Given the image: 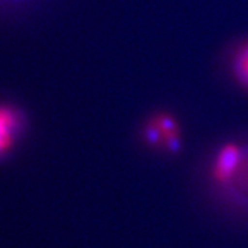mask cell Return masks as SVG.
<instances>
[{"label": "cell", "instance_id": "obj_1", "mask_svg": "<svg viewBox=\"0 0 248 248\" xmlns=\"http://www.w3.org/2000/svg\"><path fill=\"white\" fill-rule=\"evenodd\" d=\"M213 175L231 202L248 209V145H226L217 153Z\"/></svg>", "mask_w": 248, "mask_h": 248}, {"label": "cell", "instance_id": "obj_2", "mask_svg": "<svg viewBox=\"0 0 248 248\" xmlns=\"http://www.w3.org/2000/svg\"><path fill=\"white\" fill-rule=\"evenodd\" d=\"M145 138L152 146L169 153H177L181 148V130L177 121L169 114H157L150 119L144 129Z\"/></svg>", "mask_w": 248, "mask_h": 248}, {"label": "cell", "instance_id": "obj_3", "mask_svg": "<svg viewBox=\"0 0 248 248\" xmlns=\"http://www.w3.org/2000/svg\"><path fill=\"white\" fill-rule=\"evenodd\" d=\"M23 129V117L14 108L0 106V155L11 150Z\"/></svg>", "mask_w": 248, "mask_h": 248}, {"label": "cell", "instance_id": "obj_4", "mask_svg": "<svg viewBox=\"0 0 248 248\" xmlns=\"http://www.w3.org/2000/svg\"><path fill=\"white\" fill-rule=\"evenodd\" d=\"M232 70L238 82L248 89V43L238 49L233 61H232Z\"/></svg>", "mask_w": 248, "mask_h": 248}]
</instances>
